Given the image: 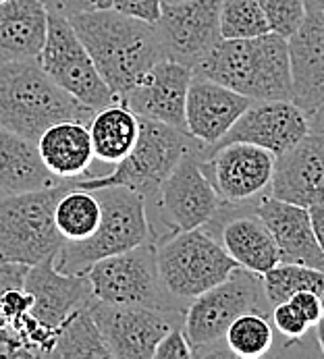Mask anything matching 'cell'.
I'll return each mask as SVG.
<instances>
[{"label":"cell","instance_id":"cell-29","mask_svg":"<svg viewBox=\"0 0 324 359\" xmlns=\"http://www.w3.org/2000/svg\"><path fill=\"white\" fill-rule=\"evenodd\" d=\"M224 347L235 358H266L274 349V326L270 313H262V311L241 313L229 326L224 334Z\"/></svg>","mask_w":324,"mask_h":359},{"label":"cell","instance_id":"cell-45","mask_svg":"<svg viewBox=\"0 0 324 359\" xmlns=\"http://www.w3.org/2000/svg\"><path fill=\"white\" fill-rule=\"evenodd\" d=\"M0 2H6V0H0Z\"/></svg>","mask_w":324,"mask_h":359},{"label":"cell","instance_id":"cell-28","mask_svg":"<svg viewBox=\"0 0 324 359\" xmlns=\"http://www.w3.org/2000/svg\"><path fill=\"white\" fill-rule=\"evenodd\" d=\"M50 358L102 359L110 358L102 334L92 318V306L73 313L58 330Z\"/></svg>","mask_w":324,"mask_h":359},{"label":"cell","instance_id":"cell-15","mask_svg":"<svg viewBox=\"0 0 324 359\" xmlns=\"http://www.w3.org/2000/svg\"><path fill=\"white\" fill-rule=\"evenodd\" d=\"M54 257L29 268L23 289L32 295L29 313L48 330L56 343L62 324L79 309L90 308L96 297L86 274L60 272Z\"/></svg>","mask_w":324,"mask_h":359},{"label":"cell","instance_id":"cell-5","mask_svg":"<svg viewBox=\"0 0 324 359\" xmlns=\"http://www.w3.org/2000/svg\"><path fill=\"white\" fill-rule=\"evenodd\" d=\"M248 311L270 313L262 274L237 266L222 283L189 302L183 318V328L194 347V358L229 355L218 345H224V334L233 320Z\"/></svg>","mask_w":324,"mask_h":359},{"label":"cell","instance_id":"cell-2","mask_svg":"<svg viewBox=\"0 0 324 359\" xmlns=\"http://www.w3.org/2000/svg\"><path fill=\"white\" fill-rule=\"evenodd\" d=\"M194 75L248 96L250 100H291V62L287 38L269 32L256 38L220 40Z\"/></svg>","mask_w":324,"mask_h":359},{"label":"cell","instance_id":"cell-43","mask_svg":"<svg viewBox=\"0 0 324 359\" xmlns=\"http://www.w3.org/2000/svg\"><path fill=\"white\" fill-rule=\"evenodd\" d=\"M0 358H8V349L0 343Z\"/></svg>","mask_w":324,"mask_h":359},{"label":"cell","instance_id":"cell-7","mask_svg":"<svg viewBox=\"0 0 324 359\" xmlns=\"http://www.w3.org/2000/svg\"><path fill=\"white\" fill-rule=\"evenodd\" d=\"M140 137L133 150L107 175H90L77 181L79 187H127L137 191L144 200L158 191L164 179L177 168L187 154L204 148L189 133L168 127L164 123L140 118Z\"/></svg>","mask_w":324,"mask_h":359},{"label":"cell","instance_id":"cell-30","mask_svg":"<svg viewBox=\"0 0 324 359\" xmlns=\"http://www.w3.org/2000/svg\"><path fill=\"white\" fill-rule=\"evenodd\" d=\"M262 285L270 306L289 302L299 291L324 295V270L295 262H278L262 274Z\"/></svg>","mask_w":324,"mask_h":359},{"label":"cell","instance_id":"cell-31","mask_svg":"<svg viewBox=\"0 0 324 359\" xmlns=\"http://www.w3.org/2000/svg\"><path fill=\"white\" fill-rule=\"evenodd\" d=\"M269 32V21L258 0H220V34L224 40L256 38Z\"/></svg>","mask_w":324,"mask_h":359},{"label":"cell","instance_id":"cell-13","mask_svg":"<svg viewBox=\"0 0 324 359\" xmlns=\"http://www.w3.org/2000/svg\"><path fill=\"white\" fill-rule=\"evenodd\" d=\"M164 58L194 67L222 40L220 0L162 2L154 23Z\"/></svg>","mask_w":324,"mask_h":359},{"label":"cell","instance_id":"cell-9","mask_svg":"<svg viewBox=\"0 0 324 359\" xmlns=\"http://www.w3.org/2000/svg\"><path fill=\"white\" fill-rule=\"evenodd\" d=\"M156 248L162 285L185 308L239 266L204 226L175 233Z\"/></svg>","mask_w":324,"mask_h":359},{"label":"cell","instance_id":"cell-32","mask_svg":"<svg viewBox=\"0 0 324 359\" xmlns=\"http://www.w3.org/2000/svg\"><path fill=\"white\" fill-rule=\"evenodd\" d=\"M258 4L266 15L270 32L283 38L293 36L308 13L304 0H258Z\"/></svg>","mask_w":324,"mask_h":359},{"label":"cell","instance_id":"cell-8","mask_svg":"<svg viewBox=\"0 0 324 359\" xmlns=\"http://www.w3.org/2000/svg\"><path fill=\"white\" fill-rule=\"evenodd\" d=\"M202 152L204 148L185 156L158 191L144 200L154 243L175 233L206 226L220 210L222 200L200 166Z\"/></svg>","mask_w":324,"mask_h":359},{"label":"cell","instance_id":"cell-12","mask_svg":"<svg viewBox=\"0 0 324 359\" xmlns=\"http://www.w3.org/2000/svg\"><path fill=\"white\" fill-rule=\"evenodd\" d=\"M92 318L110 358L154 359L162 337L170 328L181 326L185 313L94 299Z\"/></svg>","mask_w":324,"mask_h":359},{"label":"cell","instance_id":"cell-1","mask_svg":"<svg viewBox=\"0 0 324 359\" xmlns=\"http://www.w3.org/2000/svg\"><path fill=\"white\" fill-rule=\"evenodd\" d=\"M69 21L92 54L114 102H123L129 88L154 62L164 58L154 23L114 8L77 13Z\"/></svg>","mask_w":324,"mask_h":359},{"label":"cell","instance_id":"cell-4","mask_svg":"<svg viewBox=\"0 0 324 359\" xmlns=\"http://www.w3.org/2000/svg\"><path fill=\"white\" fill-rule=\"evenodd\" d=\"M96 191L102 204V218L96 233L83 241H65L54 264L67 274H86L96 262L129 252L152 241L144 198L127 187H100Z\"/></svg>","mask_w":324,"mask_h":359},{"label":"cell","instance_id":"cell-6","mask_svg":"<svg viewBox=\"0 0 324 359\" xmlns=\"http://www.w3.org/2000/svg\"><path fill=\"white\" fill-rule=\"evenodd\" d=\"M73 183L77 181L0 196V259L36 266L60 252L65 239L56 229L54 208Z\"/></svg>","mask_w":324,"mask_h":359},{"label":"cell","instance_id":"cell-3","mask_svg":"<svg viewBox=\"0 0 324 359\" xmlns=\"http://www.w3.org/2000/svg\"><path fill=\"white\" fill-rule=\"evenodd\" d=\"M94 112L58 88L38 60L0 62V127L36 144L54 123L90 125Z\"/></svg>","mask_w":324,"mask_h":359},{"label":"cell","instance_id":"cell-23","mask_svg":"<svg viewBox=\"0 0 324 359\" xmlns=\"http://www.w3.org/2000/svg\"><path fill=\"white\" fill-rule=\"evenodd\" d=\"M46 32L48 8L42 0L0 2V62L38 60Z\"/></svg>","mask_w":324,"mask_h":359},{"label":"cell","instance_id":"cell-16","mask_svg":"<svg viewBox=\"0 0 324 359\" xmlns=\"http://www.w3.org/2000/svg\"><path fill=\"white\" fill-rule=\"evenodd\" d=\"M194 71L177 60L161 58L125 94L127 104L140 118L164 123L187 133L185 102Z\"/></svg>","mask_w":324,"mask_h":359},{"label":"cell","instance_id":"cell-39","mask_svg":"<svg viewBox=\"0 0 324 359\" xmlns=\"http://www.w3.org/2000/svg\"><path fill=\"white\" fill-rule=\"evenodd\" d=\"M308 212H310V222H312L314 237H316L320 250L324 252V202L312 204L308 208Z\"/></svg>","mask_w":324,"mask_h":359},{"label":"cell","instance_id":"cell-27","mask_svg":"<svg viewBox=\"0 0 324 359\" xmlns=\"http://www.w3.org/2000/svg\"><path fill=\"white\" fill-rule=\"evenodd\" d=\"M102 218V204L96 191L79 187L77 183L69 185L67 191L58 198L54 208V222L60 237L69 243L83 241L92 237Z\"/></svg>","mask_w":324,"mask_h":359},{"label":"cell","instance_id":"cell-37","mask_svg":"<svg viewBox=\"0 0 324 359\" xmlns=\"http://www.w3.org/2000/svg\"><path fill=\"white\" fill-rule=\"evenodd\" d=\"M42 2L50 13H60L65 17H71L77 13L112 8V0H42Z\"/></svg>","mask_w":324,"mask_h":359},{"label":"cell","instance_id":"cell-19","mask_svg":"<svg viewBox=\"0 0 324 359\" xmlns=\"http://www.w3.org/2000/svg\"><path fill=\"white\" fill-rule=\"evenodd\" d=\"M291 62V102L312 114L324 102V13L308 11L287 38Z\"/></svg>","mask_w":324,"mask_h":359},{"label":"cell","instance_id":"cell-25","mask_svg":"<svg viewBox=\"0 0 324 359\" xmlns=\"http://www.w3.org/2000/svg\"><path fill=\"white\" fill-rule=\"evenodd\" d=\"M60 183L42 162L38 146L0 127V196L25 194Z\"/></svg>","mask_w":324,"mask_h":359},{"label":"cell","instance_id":"cell-10","mask_svg":"<svg viewBox=\"0 0 324 359\" xmlns=\"http://www.w3.org/2000/svg\"><path fill=\"white\" fill-rule=\"evenodd\" d=\"M86 276L92 283L94 297L110 304H129L146 308L185 313L170 293L164 289L158 270V248L146 241L129 252L96 262Z\"/></svg>","mask_w":324,"mask_h":359},{"label":"cell","instance_id":"cell-24","mask_svg":"<svg viewBox=\"0 0 324 359\" xmlns=\"http://www.w3.org/2000/svg\"><path fill=\"white\" fill-rule=\"evenodd\" d=\"M46 168L60 181L83 179L96 156L90 127L83 121H60L50 125L36 142Z\"/></svg>","mask_w":324,"mask_h":359},{"label":"cell","instance_id":"cell-38","mask_svg":"<svg viewBox=\"0 0 324 359\" xmlns=\"http://www.w3.org/2000/svg\"><path fill=\"white\" fill-rule=\"evenodd\" d=\"M29 268L32 266L0 259V297L11 289H23L25 287V278H27Z\"/></svg>","mask_w":324,"mask_h":359},{"label":"cell","instance_id":"cell-36","mask_svg":"<svg viewBox=\"0 0 324 359\" xmlns=\"http://www.w3.org/2000/svg\"><path fill=\"white\" fill-rule=\"evenodd\" d=\"M289 304L304 316V320H306L310 326H316V324L320 322V318L324 316L323 295H318V293L299 291V293H295V295L289 299Z\"/></svg>","mask_w":324,"mask_h":359},{"label":"cell","instance_id":"cell-46","mask_svg":"<svg viewBox=\"0 0 324 359\" xmlns=\"http://www.w3.org/2000/svg\"><path fill=\"white\" fill-rule=\"evenodd\" d=\"M323 302H324V295H323Z\"/></svg>","mask_w":324,"mask_h":359},{"label":"cell","instance_id":"cell-26","mask_svg":"<svg viewBox=\"0 0 324 359\" xmlns=\"http://www.w3.org/2000/svg\"><path fill=\"white\" fill-rule=\"evenodd\" d=\"M88 127L96 160L104 164H119L133 150L140 137L142 121L127 104L110 102L94 112Z\"/></svg>","mask_w":324,"mask_h":359},{"label":"cell","instance_id":"cell-33","mask_svg":"<svg viewBox=\"0 0 324 359\" xmlns=\"http://www.w3.org/2000/svg\"><path fill=\"white\" fill-rule=\"evenodd\" d=\"M270 320H272L274 332H278V334H281L285 341H289V343L302 341V339L310 332V328H312V326L304 320V316L293 308L289 302H283V304L272 306Z\"/></svg>","mask_w":324,"mask_h":359},{"label":"cell","instance_id":"cell-41","mask_svg":"<svg viewBox=\"0 0 324 359\" xmlns=\"http://www.w3.org/2000/svg\"><path fill=\"white\" fill-rule=\"evenodd\" d=\"M316 341H318V347H320V355L324 358V316L320 318V322L316 324Z\"/></svg>","mask_w":324,"mask_h":359},{"label":"cell","instance_id":"cell-35","mask_svg":"<svg viewBox=\"0 0 324 359\" xmlns=\"http://www.w3.org/2000/svg\"><path fill=\"white\" fill-rule=\"evenodd\" d=\"M162 2L164 0H112V8L123 15L148 21V23H156L161 17Z\"/></svg>","mask_w":324,"mask_h":359},{"label":"cell","instance_id":"cell-34","mask_svg":"<svg viewBox=\"0 0 324 359\" xmlns=\"http://www.w3.org/2000/svg\"><path fill=\"white\" fill-rule=\"evenodd\" d=\"M183 358H194V347L187 339L185 328L175 326L170 328L162 341L158 343L156 351H154V359H183Z\"/></svg>","mask_w":324,"mask_h":359},{"label":"cell","instance_id":"cell-40","mask_svg":"<svg viewBox=\"0 0 324 359\" xmlns=\"http://www.w3.org/2000/svg\"><path fill=\"white\" fill-rule=\"evenodd\" d=\"M310 133H324V102L308 116Z\"/></svg>","mask_w":324,"mask_h":359},{"label":"cell","instance_id":"cell-47","mask_svg":"<svg viewBox=\"0 0 324 359\" xmlns=\"http://www.w3.org/2000/svg\"><path fill=\"white\" fill-rule=\"evenodd\" d=\"M323 202H324V200H323Z\"/></svg>","mask_w":324,"mask_h":359},{"label":"cell","instance_id":"cell-44","mask_svg":"<svg viewBox=\"0 0 324 359\" xmlns=\"http://www.w3.org/2000/svg\"><path fill=\"white\" fill-rule=\"evenodd\" d=\"M164 2H183V0H164Z\"/></svg>","mask_w":324,"mask_h":359},{"label":"cell","instance_id":"cell-21","mask_svg":"<svg viewBox=\"0 0 324 359\" xmlns=\"http://www.w3.org/2000/svg\"><path fill=\"white\" fill-rule=\"evenodd\" d=\"M252 208L272 233L281 262H295L324 270V252L314 237L308 208L274 196H260Z\"/></svg>","mask_w":324,"mask_h":359},{"label":"cell","instance_id":"cell-11","mask_svg":"<svg viewBox=\"0 0 324 359\" xmlns=\"http://www.w3.org/2000/svg\"><path fill=\"white\" fill-rule=\"evenodd\" d=\"M38 65L58 88L94 110L114 102L92 54L79 40L69 17L60 13L48 11V32Z\"/></svg>","mask_w":324,"mask_h":359},{"label":"cell","instance_id":"cell-20","mask_svg":"<svg viewBox=\"0 0 324 359\" xmlns=\"http://www.w3.org/2000/svg\"><path fill=\"white\" fill-rule=\"evenodd\" d=\"M252 102L254 100H250L248 96L237 94L212 79L194 75L185 102L187 133L210 148L227 135V131L252 106Z\"/></svg>","mask_w":324,"mask_h":359},{"label":"cell","instance_id":"cell-42","mask_svg":"<svg viewBox=\"0 0 324 359\" xmlns=\"http://www.w3.org/2000/svg\"><path fill=\"white\" fill-rule=\"evenodd\" d=\"M306 11H323L324 13V0H304Z\"/></svg>","mask_w":324,"mask_h":359},{"label":"cell","instance_id":"cell-22","mask_svg":"<svg viewBox=\"0 0 324 359\" xmlns=\"http://www.w3.org/2000/svg\"><path fill=\"white\" fill-rule=\"evenodd\" d=\"M210 222L218 224L216 229H220V245L241 268L264 274L281 262L272 233L254 210L233 214L218 210Z\"/></svg>","mask_w":324,"mask_h":359},{"label":"cell","instance_id":"cell-17","mask_svg":"<svg viewBox=\"0 0 324 359\" xmlns=\"http://www.w3.org/2000/svg\"><path fill=\"white\" fill-rule=\"evenodd\" d=\"M308 133V114H304L291 100H256L235 121V125L218 144L210 148L204 146V150L241 142L281 156Z\"/></svg>","mask_w":324,"mask_h":359},{"label":"cell","instance_id":"cell-14","mask_svg":"<svg viewBox=\"0 0 324 359\" xmlns=\"http://www.w3.org/2000/svg\"><path fill=\"white\" fill-rule=\"evenodd\" d=\"M276 156L252 144H227L204 150L200 166L212 183L222 204L241 205L256 202L270 187Z\"/></svg>","mask_w":324,"mask_h":359},{"label":"cell","instance_id":"cell-18","mask_svg":"<svg viewBox=\"0 0 324 359\" xmlns=\"http://www.w3.org/2000/svg\"><path fill=\"white\" fill-rule=\"evenodd\" d=\"M270 196L310 208L324 200V133H308L276 156Z\"/></svg>","mask_w":324,"mask_h":359}]
</instances>
